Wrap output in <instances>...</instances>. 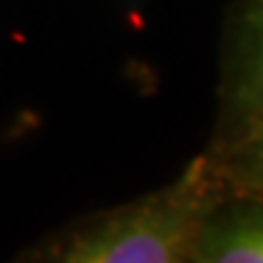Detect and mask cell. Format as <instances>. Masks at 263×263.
Returning a JSON list of instances; mask_svg holds the SVG:
<instances>
[{
    "label": "cell",
    "instance_id": "3",
    "mask_svg": "<svg viewBox=\"0 0 263 263\" xmlns=\"http://www.w3.org/2000/svg\"><path fill=\"white\" fill-rule=\"evenodd\" d=\"M236 129L263 120V0H251L244 17L234 76Z\"/></svg>",
    "mask_w": 263,
    "mask_h": 263
},
{
    "label": "cell",
    "instance_id": "2",
    "mask_svg": "<svg viewBox=\"0 0 263 263\" xmlns=\"http://www.w3.org/2000/svg\"><path fill=\"white\" fill-rule=\"evenodd\" d=\"M193 261L263 263V197L222 215L215 210L200 232Z\"/></svg>",
    "mask_w": 263,
    "mask_h": 263
},
{
    "label": "cell",
    "instance_id": "4",
    "mask_svg": "<svg viewBox=\"0 0 263 263\" xmlns=\"http://www.w3.org/2000/svg\"><path fill=\"white\" fill-rule=\"evenodd\" d=\"M210 159L229 193L263 197V120L239 127L224 149Z\"/></svg>",
    "mask_w": 263,
    "mask_h": 263
},
{
    "label": "cell",
    "instance_id": "1",
    "mask_svg": "<svg viewBox=\"0 0 263 263\" xmlns=\"http://www.w3.org/2000/svg\"><path fill=\"white\" fill-rule=\"evenodd\" d=\"M227 193L212 159H197L171 188L73 232L57 249V258L66 263L193 261L200 232Z\"/></svg>",
    "mask_w": 263,
    "mask_h": 263
}]
</instances>
